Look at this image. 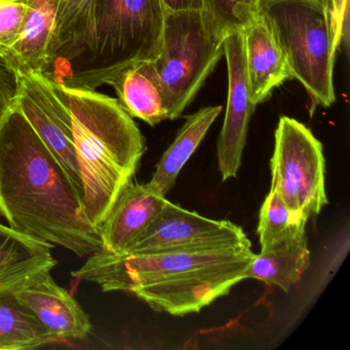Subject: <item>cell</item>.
Returning a JSON list of instances; mask_svg holds the SVG:
<instances>
[{
  "label": "cell",
  "instance_id": "1",
  "mask_svg": "<svg viewBox=\"0 0 350 350\" xmlns=\"http://www.w3.org/2000/svg\"><path fill=\"white\" fill-rule=\"evenodd\" d=\"M0 216L16 232L79 257L103 250L83 192L18 108L0 124Z\"/></svg>",
  "mask_w": 350,
  "mask_h": 350
},
{
  "label": "cell",
  "instance_id": "2",
  "mask_svg": "<svg viewBox=\"0 0 350 350\" xmlns=\"http://www.w3.org/2000/svg\"><path fill=\"white\" fill-rule=\"evenodd\" d=\"M255 255L249 247L120 255L101 250L72 275L104 292L131 293L153 310L183 317L228 295L247 278Z\"/></svg>",
  "mask_w": 350,
  "mask_h": 350
},
{
  "label": "cell",
  "instance_id": "3",
  "mask_svg": "<svg viewBox=\"0 0 350 350\" xmlns=\"http://www.w3.org/2000/svg\"><path fill=\"white\" fill-rule=\"evenodd\" d=\"M50 81L70 111L83 208L99 230L136 174L146 151L145 138L118 100L96 90Z\"/></svg>",
  "mask_w": 350,
  "mask_h": 350
},
{
  "label": "cell",
  "instance_id": "4",
  "mask_svg": "<svg viewBox=\"0 0 350 350\" xmlns=\"http://www.w3.org/2000/svg\"><path fill=\"white\" fill-rule=\"evenodd\" d=\"M255 16L278 44L291 77L306 90L312 107L333 105L338 46L329 0H258Z\"/></svg>",
  "mask_w": 350,
  "mask_h": 350
},
{
  "label": "cell",
  "instance_id": "5",
  "mask_svg": "<svg viewBox=\"0 0 350 350\" xmlns=\"http://www.w3.org/2000/svg\"><path fill=\"white\" fill-rule=\"evenodd\" d=\"M165 14L161 0H97L91 59L81 71L58 83L96 90L130 65L154 61Z\"/></svg>",
  "mask_w": 350,
  "mask_h": 350
},
{
  "label": "cell",
  "instance_id": "6",
  "mask_svg": "<svg viewBox=\"0 0 350 350\" xmlns=\"http://www.w3.org/2000/svg\"><path fill=\"white\" fill-rule=\"evenodd\" d=\"M224 38L208 31L202 11H165L161 48L152 62L169 120L193 101L224 56Z\"/></svg>",
  "mask_w": 350,
  "mask_h": 350
},
{
  "label": "cell",
  "instance_id": "7",
  "mask_svg": "<svg viewBox=\"0 0 350 350\" xmlns=\"http://www.w3.org/2000/svg\"><path fill=\"white\" fill-rule=\"evenodd\" d=\"M271 189L288 210L303 220L327 206L323 145L304 124L282 116L274 134Z\"/></svg>",
  "mask_w": 350,
  "mask_h": 350
},
{
  "label": "cell",
  "instance_id": "8",
  "mask_svg": "<svg viewBox=\"0 0 350 350\" xmlns=\"http://www.w3.org/2000/svg\"><path fill=\"white\" fill-rule=\"evenodd\" d=\"M231 247H252L239 225L228 220L200 216L167 200L148 228L124 254L204 251Z\"/></svg>",
  "mask_w": 350,
  "mask_h": 350
},
{
  "label": "cell",
  "instance_id": "9",
  "mask_svg": "<svg viewBox=\"0 0 350 350\" xmlns=\"http://www.w3.org/2000/svg\"><path fill=\"white\" fill-rule=\"evenodd\" d=\"M19 75L18 109L83 192L68 107L48 77L33 72Z\"/></svg>",
  "mask_w": 350,
  "mask_h": 350
},
{
  "label": "cell",
  "instance_id": "10",
  "mask_svg": "<svg viewBox=\"0 0 350 350\" xmlns=\"http://www.w3.org/2000/svg\"><path fill=\"white\" fill-rule=\"evenodd\" d=\"M228 68L226 113L217 145L223 181L237 178L247 142V129L256 105L250 95L243 30L227 34L223 42Z\"/></svg>",
  "mask_w": 350,
  "mask_h": 350
},
{
  "label": "cell",
  "instance_id": "11",
  "mask_svg": "<svg viewBox=\"0 0 350 350\" xmlns=\"http://www.w3.org/2000/svg\"><path fill=\"white\" fill-rule=\"evenodd\" d=\"M96 5L97 0H60L48 79L62 81L89 62L95 48Z\"/></svg>",
  "mask_w": 350,
  "mask_h": 350
},
{
  "label": "cell",
  "instance_id": "12",
  "mask_svg": "<svg viewBox=\"0 0 350 350\" xmlns=\"http://www.w3.org/2000/svg\"><path fill=\"white\" fill-rule=\"evenodd\" d=\"M18 300L36 317L54 342L83 339L92 329L91 319L52 274L16 291Z\"/></svg>",
  "mask_w": 350,
  "mask_h": 350
},
{
  "label": "cell",
  "instance_id": "13",
  "mask_svg": "<svg viewBox=\"0 0 350 350\" xmlns=\"http://www.w3.org/2000/svg\"><path fill=\"white\" fill-rule=\"evenodd\" d=\"M165 202V196H159L148 183L128 184L100 227L104 251L124 254L148 228Z\"/></svg>",
  "mask_w": 350,
  "mask_h": 350
},
{
  "label": "cell",
  "instance_id": "14",
  "mask_svg": "<svg viewBox=\"0 0 350 350\" xmlns=\"http://www.w3.org/2000/svg\"><path fill=\"white\" fill-rule=\"evenodd\" d=\"M54 245L0 224V291L19 290L52 272Z\"/></svg>",
  "mask_w": 350,
  "mask_h": 350
},
{
  "label": "cell",
  "instance_id": "15",
  "mask_svg": "<svg viewBox=\"0 0 350 350\" xmlns=\"http://www.w3.org/2000/svg\"><path fill=\"white\" fill-rule=\"evenodd\" d=\"M27 16L21 38L3 59L18 73L46 77L50 70V49L60 0H26Z\"/></svg>",
  "mask_w": 350,
  "mask_h": 350
},
{
  "label": "cell",
  "instance_id": "16",
  "mask_svg": "<svg viewBox=\"0 0 350 350\" xmlns=\"http://www.w3.org/2000/svg\"><path fill=\"white\" fill-rule=\"evenodd\" d=\"M243 34L250 95L257 106L292 77L278 44L256 16Z\"/></svg>",
  "mask_w": 350,
  "mask_h": 350
},
{
  "label": "cell",
  "instance_id": "17",
  "mask_svg": "<svg viewBox=\"0 0 350 350\" xmlns=\"http://www.w3.org/2000/svg\"><path fill=\"white\" fill-rule=\"evenodd\" d=\"M106 85L116 90L120 105L132 118L152 126L169 120L165 98L151 61L126 67Z\"/></svg>",
  "mask_w": 350,
  "mask_h": 350
},
{
  "label": "cell",
  "instance_id": "18",
  "mask_svg": "<svg viewBox=\"0 0 350 350\" xmlns=\"http://www.w3.org/2000/svg\"><path fill=\"white\" fill-rule=\"evenodd\" d=\"M221 111L222 106H208L187 116L175 140L157 163L148 182V185L159 196H165L175 185L180 172L196 152Z\"/></svg>",
  "mask_w": 350,
  "mask_h": 350
},
{
  "label": "cell",
  "instance_id": "19",
  "mask_svg": "<svg viewBox=\"0 0 350 350\" xmlns=\"http://www.w3.org/2000/svg\"><path fill=\"white\" fill-rule=\"evenodd\" d=\"M310 265L306 235L299 234L276 243L255 255L247 269V278H256L288 292Z\"/></svg>",
  "mask_w": 350,
  "mask_h": 350
},
{
  "label": "cell",
  "instance_id": "20",
  "mask_svg": "<svg viewBox=\"0 0 350 350\" xmlns=\"http://www.w3.org/2000/svg\"><path fill=\"white\" fill-rule=\"evenodd\" d=\"M15 292L0 291V350L33 349L53 343L54 340Z\"/></svg>",
  "mask_w": 350,
  "mask_h": 350
},
{
  "label": "cell",
  "instance_id": "21",
  "mask_svg": "<svg viewBox=\"0 0 350 350\" xmlns=\"http://www.w3.org/2000/svg\"><path fill=\"white\" fill-rule=\"evenodd\" d=\"M306 223L288 210L278 192L270 190L262 204L258 223L261 251L291 237L304 234Z\"/></svg>",
  "mask_w": 350,
  "mask_h": 350
},
{
  "label": "cell",
  "instance_id": "22",
  "mask_svg": "<svg viewBox=\"0 0 350 350\" xmlns=\"http://www.w3.org/2000/svg\"><path fill=\"white\" fill-rule=\"evenodd\" d=\"M202 3L206 28L219 38L243 30L255 17L253 0H202Z\"/></svg>",
  "mask_w": 350,
  "mask_h": 350
},
{
  "label": "cell",
  "instance_id": "23",
  "mask_svg": "<svg viewBox=\"0 0 350 350\" xmlns=\"http://www.w3.org/2000/svg\"><path fill=\"white\" fill-rule=\"evenodd\" d=\"M27 12L26 0H0V59L21 38Z\"/></svg>",
  "mask_w": 350,
  "mask_h": 350
},
{
  "label": "cell",
  "instance_id": "24",
  "mask_svg": "<svg viewBox=\"0 0 350 350\" xmlns=\"http://www.w3.org/2000/svg\"><path fill=\"white\" fill-rule=\"evenodd\" d=\"M20 75L0 59V124L17 108L20 95Z\"/></svg>",
  "mask_w": 350,
  "mask_h": 350
},
{
  "label": "cell",
  "instance_id": "25",
  "mask_svg": "<svg viewBox=\"0 0 350 350\" xmlns=\"http://www.w3.org/2000/svg\"><path fill=\"white\" fill-rule=\"evenodd\" d=\"M331 3L332 25H333L334 38L337 46L345 36L347 29L348 13H349V0H329Z\"/></svg>",
  "mask_w": 350,
  "mask_h": 350
},
{
  "label": "cell",
  "instance_id": "26",
  "mask_svg": "<svg viewBox=\"0 0 350 350\" xmlns=\"http://www.w3.org/2000/svg\"><path fill=\"white\" fill-rule=\"evenodd\" d=\"M165 11H202V0H161Z\"/></svg>",
  "mask_w": 350,
  "mask_h": 350
},
{
  "label": "cell",
  "instance_id": "27",
  "mask_svg": "<svg viewBox=\"0 0 350 350\" xmlns=\"http://www.w3.org/2000/svg\"><path fill=\"white\" fill-rule=\"evenodd\" d=\"M258 0H253L254 5H255L256 3H257Z\"/></svg>",
  "mask_w": 350,
  "mask_h": 350
}]
</instances>
